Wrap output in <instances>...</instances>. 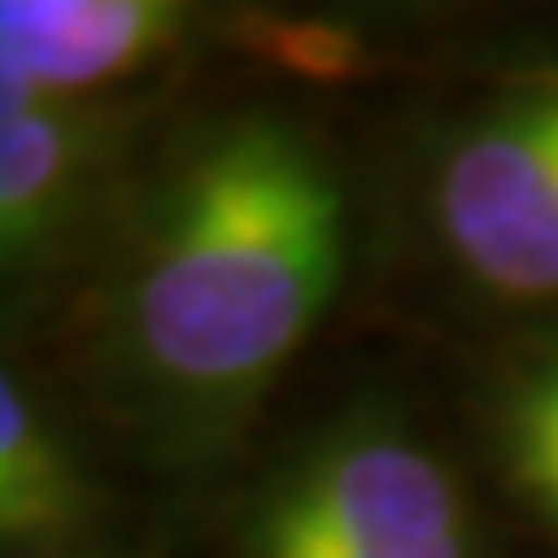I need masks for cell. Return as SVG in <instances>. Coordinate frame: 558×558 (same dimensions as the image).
<instances>
[{"mask_svg":"<svg viewBox=\"0 0 558 558\" xmlns=\"http://www.w3.org/2000/svg\"><path fill=\"white\" fill-rule=\"evenodd\" d=\"M362 254V186L300 88L177 109L58 320L83 403L166 481L228 471Z\"/></svg>","mask_w":558,"mask_h":558,"instance_id":"6da1fadb","label":"cell"},{"mask_svg":"<svg viewBox=\"0 0 558 558\" xmlns=\"http://www.w3.org/2000/svg\"><path fill=\"white\" fill-rule=\"evenodd\" d=\"M218 558H501L465 460L393 393H357L243 486Z\"/></svg>","mask_w":558,"mask_h":558,"instance_id":"7a4b0ae2","label":"cell"},{"mask_svg":"<svg viewBox=\"0 0 558 558\" xmlns=\"http://www.w3.org/2000/svg\"><path fill=\"white\" fill-rule=\"evenodd\" d=\"M418 243L465 300L558 326V62L507 68L445 99L409 171Z\"/></svg>","mask_w":558,"mask_h":558,"instance_id":"3957f363","label":"cell"},{"mask_svg":"<svg viewBox=\"0 0 558 558\" xmlns=\"http://www.w3.org/2000/svg\"><path fill=\"white\" fill-rule=\"evenodd\" d=\"M177 94L47 99L0 88V284L11 326L62 320L171 124Z\"/></svg>","mask_w":558,"mask_h":558,"instance_id":"277c9868","label":"cell"},{"mask_svg":"<svg viewBox=\"0 0 558 558\" xmlns=\"http://www.w3.org/2000/svg\"><path fill=\"white\" fill-rule=\"evenodd\" d=\"M243 37V21L186 0H5L0 88L47 99L181 94V78Z\"/></svg>","mask_w":558,"mask_h":558,"instance_id":"5b68a950","label":"cell"},{"mask_svg":"<svg viewBox=\"0 0 558 558\" xmlns=\"http://www.w3.org/2000/svg\"><path fill=\"white\" fill-rule=\"evenodd\" d=\"M114 497L99 460L26 362L0 373V548L5 558H109Z\"/></svg>","mask_w":558,"mask_h":558,"instance_id":"8992f818","label":"cell"},{"mask_svg":"<svg viewBox=\"0 0 558 558\" xmlns=\"http://www.w3.org/2000/svg\"><path fill=\"white\" fill-rule=\"evenodd\" d=\"M476 429L501 497L558 554V326L512 331L486 362Z\"/></svg>","mask_w":558,"mask_h":558,"instance_id":"52a82bcc","label":"cell"}]
</instances>
